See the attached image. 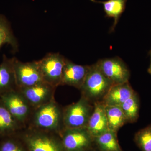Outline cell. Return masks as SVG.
<instances>
[{
    "label": "cell",
    "instance_id": "1",
    "mask_svg": "<svg viewBox=\"0 0 151 151\" xmlns=\"http://www.w3.org/2000/svg\"><path fill=\"white\" fill-rule=\"evenodd\" d=\"M114 85L100 70L97 63L90 65L84 83L79 90L81 97L92 104L100 102Z\"/></svg>",
    "mask_w": 151,
    "mask_h": 151
},
{
    "label": "cell",
    "instance_id": "2",
    "mask_svg": "<svg viewBox=\"0 0 151 151\" xmlns=\"http://www.w3.org/2000/svg\"><path fill=\"white\" fill-rule=\"evenodd\" d=\"M35 109L33 117L35 129L49 132L63 130V111L54 98Z\"/></svg>",
    "mask_w": 151,
    "mask_h": 151
},
{
    "label": "cell",
    "instance_id": "3",
    "mask_svg": "<svg viewBox=\"0 0 151 151\" xmlns=\"http://www.w3.org/2000/svg\"><path fill=\"white\" fill-rule=\"evenodd\" d=\"M93 109L94 104L81 96L77 102L63 111V129L86 128Z\"/></svg>",
    "mask_w": 151,
    "mask_h": 151
},
{
    "label": "cell",
    "instance_id": "4",
    "mask_svg": "<svg viewBox=\"0 0 151 151\" xmlns=\"http://www.w3.org/2000/svg\"><path fill=\"white\" fill-rule=\"evenodd\" d=\"M65 59L59 53H50L37 61L44 82L56 88L61 85Z\"/></svg>",
    "mask_w": 151,
    "mask_h": 151
},
{
    "label": "cell",
    "instance_id": "5",
    "mask_svg": "<svg viewBox=\"0 0 151 151\" xmlns=\"http://www.w3.org/2000/svg\"><path fill=\"white\" fill-rule=\"evenodd\" d=\"M14 69L17 88H27L44 82L37 61L22 62L14 58Z\"/></svg>",
    "mask_w": 151,
    "mask_h": 151
},
{
    "label": "cell",
    "instance_id": "6",
    "mask_svg": "<svg viewBox=\"0 0 151 151\" xmlns=\"http://www.w3.org/2000/svg\"><path fill=\"white\" fill-rule=\"evenodd\" d=\"M62 142L65 151H88L94 145V138L86 128L63 129Z\"/></svg>",
    "mask_w": 151,
    "mask_h": 151
},
{
    "label": "cell",
    "instance_id": "7",
    "mask_svg": "<svg viewBox=\"0 0 151 151\" xmlns=\"http://www.w3.org/2000/svg\"><path fill=\"white\" fill-rule=\"evenodd\" d=\"M100 70L114 84L129 82L130 70L123 60L118 57L100 60L97 62Z\"/></svg>",
    "mask_w": 151,
    "mask_h": 151
},
{
    "label": "cell",
    "instance_id": "8",
    "mask_svg": "<svg viewBox=\"0 0 151 151\" xmlns=\"http://www.w3.org/2000/svg\"><path fill=\"white\" fill-rule=\"evenodd\" d=\"M46 132L37 129L28 133L25 141L29 151H65L61 141Z\"/></svg>",
    "mask_w": 151,
    "mask_h": 151
},
{
    "label": "cell",
    "instance_id": "9",
    "mask_svg": "<svg viewBox=\"0 0 151 151\" xmlns=\"http://www.w3.org/2000/svg\"><path fill=\"white\" fill-rule=\"evenodd\" d=\"M4 94L2 97L4 105L17 121L24 122L29 116L31 106L19 91L12 90Z\"/></svg>",
    "mask_w": 151,
    "mask_h": 151
},
{
    "label": "cell",
    "instance_id": "10",
    "mask_svg": "<svg viewBox=\"0 0 151 151\" xmlns=\"http://www.w3.org/2000/svg\"><path fill=\"white\" fill-rule=\"evenodd\" d=\"M56 87L45 82L34 86L18 89L31 107L35 108L53 99Z\"/></svg>",
    "mask_w": 151,
    "mask_h": 151
},
{
    "label": "cell",
    "instance_id": "11",
    "mask_svg": "<svg viewBox=\"0 0 151 151\" xmlns=\"http://www.w3.org/2000/svg\"><path fill=\"white\" fill-rule=\"evenodd\" d=\"M90 65L76 64L65 58L61 85H68L80 89L89 71Z\"/></svg>",
    "mask_w": 151,
    "mask_h": 151
},
{
    "label": "cell",
    "instance_id": "12",
    "mask_svg": "<svg viewBox=\"0 0 151 151\" xmlns=\"http://www.w3.org/2000/svg\"><path fill=\"white\" fill-rule=\"evenodd\" d=\"M86 128L93 138L109 130L105 106L101 101L94 103V109Z\"/></svg>",
    "mask_w": 151,
    "mask_h": 151
},
{
    "label": "cell",
    "instance_id": "13",
    "mask_svg": "<svg viewBox=\"0 0 151 151\" xmlns=\"http://www.w3.org/2000/svg\"><path fill=\"white\" fill-rule=\"evenodd\" d=\"M135 92L129 82L114 84L101 102L105 106H120Z\"/></svg>",
    "mask_w": 151,
    "mask_h": 151
},
{
    "label": "cell",
    "instance_id": "14",
    "mask_svg": "<svg viewBox=\"0 0 151 151\" xmlns=\"http://www.w3.org/2000/svg\"><path fill=\"white\" fill-rule=\"evenodd\" d=\"M14 58H8L3 56L2 62L0 64V91H10L14 86H17L14 69Z\"/></svg>",
    "mask_w": 151,
    "mask_h": 151
},
{
    "label": "cell",
    "instance_id": "15",
    "mask_svg": "<svg viewBox=\"0 0 151 151\" xmlns=\"http://www.w3.org/2000/svg\"><path fill=\"white\" fill-rule=\"evenodd\" d=\"M117 133L108 130L94 138V144L100 151H123L119 145Z\"/></svg>",
    "mask_w": 151,
    "mask_h": 151
},
{
    "label": "cell",
    "instance_id": "16",
    "mask_svg": "<svg viewBox=\"0 0 151 151\" xmlns=\"http://www.w3.org/2000/svg\"><path fill=\"white\" fill-rule=\"evenodd\" d=\"M127 1V0H108L105 1H95V3L103 4L106 17L112 18L114 19L111 32L115 29L120 18L125 11Z\"/></svg>",
    "mask_w": 151,
    "mask_h": 151
},
{
    "label": "cell",
    "instance_id": "17",
    "mask_svg": "<svg viewBox=\"0 0 151 151\" xmlns=\"http://www.w3.org/2000/svg\"><path fill=\"white\" fill-rule=\"evenodd\" d=\"M108 129L118 133L127 123L126 117L120 106H105Z\"/></svg>",
    "mask_w": 151,
    "mask_h": 151
},
{
    "label": "cell",
    "instance_id": "18",
    "mask_svg": "<svg viewBox=\"0 0 151 151\" xmlns=\"http://www.w3.org/2000/svg\"><path fill=\"white\" fill-rule=\"evenodd\" d=\"M127 123H134L139 117L140 101L138 94H134L120 105Z\"/></svg>",
    "mask_w": 151,
    "mask_h": 151
},
{
    "label": "cell",
    "instance_id": "19",
    "mask_svg": "<svg viewBox=\"0 0 151 151\" xmlns=\"http://www.w3.org/2000/svg\"><path fill=\"white\" fill-rule=\"evenodd\" d=\"M6 44L10 45L14 50L17 49V42L8 21L5 17L0 14V48Z\"/></svg>",
    "mask_w": 151,
    "mask_h": 151
},
{
    "label": "cell",
    "instance_id": "20",
    "mask_svg": "<svg viewBox=\"0 0 151 151\" xmlns=\"http://www.w3.org/2000/svg\"><path fill=\"white\" fill-rule=\"evenodd\" d=\"M17 121L4 105L0 106V134L15 129L17 127Z\"/></svg>",
    "mask_w": 151,
    "mask_h": 151
},
{
    "label": "cell",
    "instance_id": "21",
    "mask_svg": "<svg viewBox=\"0 0 151 151\" xmlns=\"http://www.w3.org/2000/svg\"><path fill=\"white\" fill-rule=\"evenodd\" d=\"M134 141L142 151H151V124L135 134Z\"/></svg>",
    "mask_w": 151,
    "mask_h": 151
},
{
    "label": "cell",
    "instance_id": "22",
    "mask_svg": "<svg viewBox=\"0 0 151 151\" xmlns=\"http://www.w3.org/2000/svg\"><path fill=\"white\" fill-rule=\"evenodd\" d=\"M0 151H24L21 147L12 141L4 143L1 147Z\"/></svg>",
    "mask_w": 151,
    "mask_h": 151
},
{
    "label": "cell",
    "instance_id": "23",
    "mask_svg": "<svg viewBox=\"0 0 151 151\" xmlns=\"http://www.w3.org/2000/svg\"><path fill=\"white\" fill-rule=\"evenodd\" d=\"M149 55H150L151 58V63L150 67H149L148 69V72L149 73L151 74V50L150 51V52H149Z\"/></svg>",
    "mask_w": 151,
    "mask_h": 151
},
{
    "label": "cell",
    "instance_id": "24",
    "mask_svg": "<svg viewBox=\"0 0 151 151\" xmlns=\"http://www.w3.org/2000/svg\"><path fill=\"white\" fill-rule=\"evenodd\" d=\"M100 151V150H99L98 149H95V150H94V149H91V150H89V151Z\"/></svg>",
    "mask_w": 151,
    "mask_h": 151
},
{
    "label": "cell",
    "instance_id": "25",
    "mask_svg": "<svg viewBox=\"0 0 151 151\" xmlns=\"http://www.w3.org/2000/svg\"><path fill=\"white\" fill-rule=\"evenodd\" d=\"M90 1H92L93 2H94V1H95V0H90Z\"/></svg>",
    "mask_w": 151,
    "mask_h": 151
}]
</instances>
